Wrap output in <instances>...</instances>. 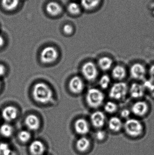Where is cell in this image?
<instances>
[{"label":"cell","mask_w":154,"mask_h":155,"mask_svg":"<svg viewBox=\"0 0 154 155\" xmlns=\"http://www.w3.org/2000/svg\"><path fill=\"white\" fill-rule=\"evenodd\" d=\"M13 131L11 126L8 124H3L0 127V134L4 137H10L12 134Z\"/></svg>","instance_id":"603a6c76"},{"label":"cell","mask_w":154,"mask_h":155,"mask_svg":"<svg viewBox=\"0 0 154 155\" xmlns=\"http://www.w3.org/2000/svg\"><path fill=\"white\" fill-rule=\"evenodd\" d=\"M124 128L127 134L132 137L139 136L143 130L141 122L134 118L127 119L124 124Z\"/></svg>","instance_id":"3957f363"},{"label":"cell","mask_w":154,"mask_h":155,"mask_svg":"<svg viewBox=\"0 0 154 155\" xmlns=\"http://www.w3.org/2000/svg\"><path fill=\"white\" fill-rule=\"evenodd\" d=\"M90 145V142L87 138L85 137H81L77 141L76 146L79 151L85 152L86 151Z\"/></svg>","instance_id":"44dd1931"},{"label":"cell","mask_w":154,"mask_h":155,"mask_svg":"<svg viewBox=\"0 0 154 155\" xmlns=\"http://www.w3.org/2000/svg\"><path fill=\"white\" fill-rule=\"evenodd\" d=\"M29 149L33 155H41L44 153L45 147L42 142L39 140H35L32 142Z\"/></svg>","instance_id":"5bb4252c"},{"label":"cell","mask_w":154,"mask_h":155,"mask_svg":"<svg viewBox=\"0 0 154 155\" xmlns=\"http://www.w3.org/2000/svg\"><path fill=\"white\" fill-rule=\"evenodd\" d=\"M130 111L128 109H124L121 111L120 116L124 118H127L129 117L130 115Z\"/></svg>","instance_id":"4dcf8cb0"},{"label":"cell","mask_w":154,"mask_h":155,"mask_svg":"<svg viewBox=\"0 0 154 155\" xmlns=\"http://www.w3.org/2000/svg\"><path fill=\"white\" fill-rule=\"evenodd\" d=\"M98 66L102 71H106L111 69L113 65V60L108 57L104 56L99 60Z\"/></svg>","instance_id":"d6986e66"},{"label":"cell","mask_w":154,"mask_h":155,"mask_svg":"<svg viewBox=\"0 0 154 155\" xmlns=\"http://www.w3.org/2000/svg\"><path fill=\"white\" fill-rule=\"evenodd\" d=\"M58 57V51L52 46L44 48L41 54V60L43 63H51L55 61Z\"/></svg>","instance_id":"8992f818"},{"label":"cell","mask_w":154,"mask_h":155,"mask_svg":"<svg viewBox=\"0 0 154 155\" xmlns=\"http://www.w3.org/2000/svg\"><path fill=\"white\" fill-rule=\"evenodd\" d=\"M5 41L3 37L0 35V47H2L4 44Z\"/></svg>","instance_id":"836d02e7"},{"label":"cell","mask_w":154,"mask_h":155,"mask_svg":"<svg viewBox=\"0 0 154 155\" xmlns=\"http://www.w3.org/2000/svg\"><path fill=\"white\" fill-rule=\"evenodd\" d=\"M90 120L91 124L94 127L101 128L104 126L105 123V116L101 111H96L91 114Z\"/></svg>","instance_id":"9c48e42d"},{"label":"cell","mask_w":154,"mask_h":155,"mask_svg":"<svg viewBox=\"0 0 154 155\" xmlns=\"http://www.w3.org/2000/svg\"><path fill=\"white\" fill-rule=\"evenodd\" d=\"M20 3V0H2L1 4L4 9L6 11L15 10Z\"/></svg>","instance_id":"ffe728a7"},{"label":"cell","mask_w":154,"mask_h":155,"mask_svg":"<svg viewBox=\"0 0 154 155\" xmlns=\"http://www.w3.org/2000/svg\"><path fill=\"white\" fill-rule=\"evenodd\" d=\"M110 83V78L107 74L102 75L99 79V84L103 89H106L109 86Z\"/></svg>","instance_id":"484cf974"},{"label":"cell","mask_w":154,"mask_h":155,"mask_svg":"<svg viewBox=\"0 0 154 155\" xmlns=\"http://www.w3.org/2000/svg\"><path fill=\"white\" fill-rule=\"evenodd\" d=\"M123 126L122 121L119 117H113L108 120V127L113 132H119L122 129Z\"/></svg>","instance_id":"e0dca14e"},{"label":"cell","mask_w":154,"mask_h":155,"mask_svg":"<svg viewBox=\"0 0 154 155\" xmlns=\"http://www.w3.org/2000/svg\"><path fill=\"white\" fill-rule=\"evenodd\" d=\"M104 109L108 114L115 113L118 109V106L115 103L112 101H108L104 106Z\"/></svg>","instance_id":"d4e9b609"},{"label":"cell","mask_w":154,"mask_h":155,"mask_svg":"<svg viewBox=\"0 0 154 155\" xmlns=\"http://www.w3.org/2000/svg\"><path fill=\"white\" fill-rule=\"evenodd\" d=\"M63 31L66 34L70 35L73 31V28L71 25L69 24H66L63 26Z\"/></svg>","instance_id":"f1b7e54d"},{"label":"cell","mask_w":154,"mask_h":155,"mask_svg":"<svg viewBox=\"0 0 154 155\" xmlns=\"http://www.w3.org/2000/svg\"><path fill=\"white\" fill-rule=\"evenodd\" d=\"M33 95L35 101L41 104H47L51 100L52 92L46 84L39 83L36 84L33 90Z\"/></svg>","instance_id":"6da1fadb"},{"label":"cell","mask_w":154,"mask_h":155,"mask_svg":"<svg viewBox=\"0 0 154 155\" xmlns=\"http://www.w3.org/2000/svg\"><path fill=\"white\" fill-rule=\"evenodd\" d=\"M46 11L49 14L52 16H57L61 13L62 7L57 2H50L46 5Z\"/></svg>","instance_id":"9a60e30c"},{"label":"cell","mask_w":154,"mask_h":155,"mask_svg":"<svg viewBox=\"0 0 154 155\" xmlns=\"http://www.w3.org/2000/svg\"><path fill=\"white\" fill-rule=\"evenodd\" d=\"M18 137L21 142L26 143L29 141L31 138L30 134L27 131H22L18 135Z\"/></svg>","instance_id":"83f0119b"},{"label":"cell","mask_w":154,"mask_h":155,"mask_svg":"<svg viewBox=\"0 0 154 155\" xmlns=\"http://www.w3.org/2000/svg\"><path fill=\"white\" fill-rule=\"evenodd\" d=\"M100 0H81V6L86 10H92L100 3Z\"/></svg>","instance_id":"7402d4cb"},{"label":"cell","mask_w":154,"mask_h":155,"mask_svg":"<svg viewBox=\"0 0 154 155\" xmlns=\"http://www.w3.org/2000/svg\"><path fill=\"white\" fill-rule=\"evenodd\" d=\"M25 124L27 127L31 130H36L40 126V121L36 116L33 114L28 115L25 119Z\"/></svg>","instance_id":"2e32d148"},{"label":"cell","mask_w":154,"mask_h":155,"mask_svg":"<svg viewBox=\"0 0 154 155\" xmlns=\"http://www.w3.org/2000/svg\"><path fill=\"white\" fill-rule=\"evenodd\" d=\"M105 137V133L102 130H99L96 133V137L98 140L102 141Z\"/></svg>","instance_id":"f546056e"},{"label":"cell","mask_w":154,"mask_h":155,"mask_svg":"<svg viewBox=\"0 0 154 155\" xmlns=\"http://www.w3.org/2000/svg\"><path fill=\"white\" fill-rule=\"evenodd\" d=\"M146 71L145 67L142 64L137 63L131 66L130 74L131 77L137 80L143 79L146 75Z\"/></svg>","instance_id":"52a82bcc"},{"label":"cell","mask_w":154,"mask_h":155,"mask_svg":"<svg viewBox=\"0 0 154 155\" xmlns=\"http://www.w3.org/2000/svg\"><path fill=\"white\" fill-rule=\"evenodd\" d=\"M69 85L71 91L74 94H80L84 89V82L78 76L72 78Z\"/></svg>","instance_id":"30bf717a"},{"label":"cell","mask_w":154,"mask_h":155,"mask_svg":"<svg viewBox=\"0 0 154 155\" xmlns=\"http://www.w3.org/2000/svg\"><path fill=\"white\" fill-rule=\"evenodd\" d=\"M17 110L15 107L8 106L4 108L2 112V116L5 121L11 122L17 117Z\"/></svg>","instance_id":"4fadbf2b"},{"label":"cell","mask_w":154,"mask_h":155,"mask_svg":"<svg viewBox=\"0 0 154 155\" xmlns=\"http://www.w3.org/2000/svg\"><path fill=\"white\" fill-rule=\"evenodd\" d=\"M149 73L151 80L154 81V64L150 67Z\"/></svg>","instance_id":"1f68e13d"},{"label":"cell","mask_w":154,"mask_h":155,"mask_svg":"<svg viewBox=\"0 0 154 155\" xmlns=\"http://www.w3.org/2000/svg\"><path fill=\"white\" fill-rule=\"evenodd\" d=\"M149 107L146 102L139 101L135 103L131 107L132 113L137 116L142 117L147 114Z\"/></svg>","instance_id":"ba28073f"},{"label":"cell","mask_w":154,"mask_h":155,"mask_svg":"<svg viewBox=\"0 0 154 155\" xmlns=\"http://www.w3.org/2000/svg\"><path fill=\"white\" fill-rule=\"evenodd\" d=\"M145 91V89L143 85L136 83L132 84L129 89L130 95L134 98L143 97Z\"/></svg>","instance_id":"8fae6325"},{"label":"cell","mask_w":154,"mask_h":155,"mask_svg":"<svg viewBox=\"0 0 154 155\" xmlns=\"http://www.w3.org/2000/svg\"><path fill=\"white\" fill-rule=\"evenodd\" d=\"M75 129L79 134H86L89 132V125L85 119L80 118L75 122Z\"/></svg>","instance_id":"7c38bea8"},{"label":"cell","mask_w":154,"mask_h":155,"mask_svg":"<svg viewBox=\"0 0 154 155\" xmlns=\"http://www.w3.org/2000/svg\"><path fill=\"white\" fill-rule=\"evenodd\" d=\"M1 82H0V89H1Z\"/></svg>","instance_id":"e575fe53"},{"label":"cell","mask_w":154,"mask_h":155,"mask_svg":"<svg viewBox=\"0 0 154 155\" xmlns=\"http://www.w3.org/2000/svg\"><path fill=\"white\" fill-rule=\"evenodd\" d=\"M5 68L3 64H0V77H2L5 74Z\"/></svg>","instance_id":"d6a6232c"},{"label":"cell","mask_w":154,"mask_h":155,"mask_svg":"<svg viewBox=\"0 0 154 155\" xmlns=\"http://www.w3.org/2000/svg\"><path fill=\"white\" fill-rule=\"evenodd\" d=\"M80 5L75 2H71L68 6V10L72 15H77L79 14L81 10Z\"/></svg>","instance_id":"cb8c5ba5"},{"label":"cell","mask_w":154,"mask_h":155,"mask_svg":"<svg viewBox=\"0 0 154 155\" xmlns=\"http://www.w3.org/2000/svg\"><path fill=\"white\" fill-rule=\"evenodd\" d=\"M128 90V86L124 82L115 83L109 90V97L115 100H122L126 96Z\"/></svg>","instance_id":"277c9868"},{"label":"cell","mask_w":154,"mask_h":155,"mask_svg":"<svg viewBox=\"0 0 154 155\" xmlns=\"http://www.w3.org/2000/svg\"><path fill=\"white\" fill-rule=\"evenodd\" d=\"M86 100L90 107L98 108L103 104L105 100V95L97 88H91L87 93Z\"/></svg>","instance_id":"7a4b0ae2"},{"label":"cell","mask_w":154,"mask_h":155,"mask_svg":"<svg viewBox=\"0 0 154 155\" xmlns=\"http://www.w3.org/2000/svg\"><path fill=\"white\" fill-rule=\"evenodd\" d=\"M144 87L145 89H146L152 97H154V81L151 80H147L144 82Z\"/></svg>","instance_id":"4316f807"},{"label":"cell","mask_w":154,"mask_h":155,"mask_svg":"<svg viewBox=\"0 0 154 155\" xmlns=\"http://www.w3.org/2000/svg\"><path fill=\"white\" fill-rule=\"evenodd\" d=\"M82 73L85 78L89 81H94L98 75L97 68L92 62H88L83 65Z\"/></svg>","instance_id":"5b68a950"},{"label":"cell","mask_w":154,"mask_h":155,"mask_svg":"<svg viewBox=\"0 0 154 155\" xmlns=\"http://www.w3.org/2000/svg\"><path fill=\"white\" fill-rule=\"evenodd\" d=\"M126 70L124 67L121 65H116L112 70V77L119 81L124 79L126 76Z\"/></svg>","instance_id":"ac0fdd59"}]
</instances>
